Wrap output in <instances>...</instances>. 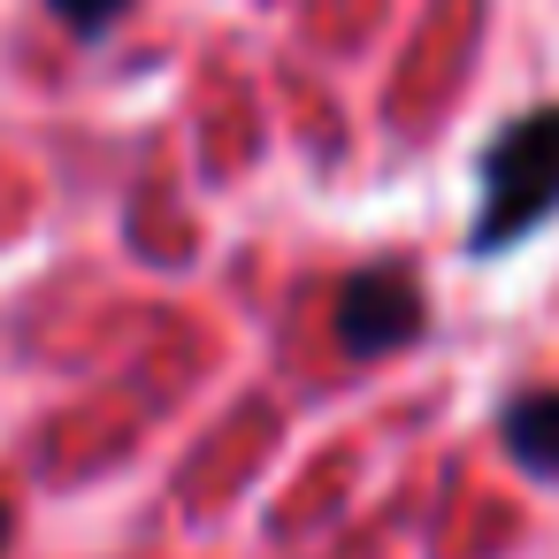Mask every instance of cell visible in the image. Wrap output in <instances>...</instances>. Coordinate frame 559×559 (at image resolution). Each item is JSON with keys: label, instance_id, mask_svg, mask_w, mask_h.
Segmentation results:
<instances>
[{"label": "cell", "instance_id": "3", "mask_svg": "<svg viewBox=\"0 0 559 559\" xmlns=\"http://www.w3.org/2000/svg\"><path fill=\"white\" fill-rule=\"evenodd\" d=\"M506 452L528 475L559 483V391H528V399L506 406Z\"/></svg>", "mask_w": 559, "mask_h": 559}, {"label": "cell", "instance_id": "4", "mask_svg": "<svg viewBox=\"0 0 559 559\" xmlns=\"http://www.w3.org/2000/svg\"><path fill=\"white\" fill-rule=\"evenodd\" d=\"M47 9H55V16H62L78 39H100V32L123 16V0H47Z\"/></svg>", "mask_w": 559, "mask_h": 559}, {"label": "cell", "instance_id": "5", "mask_svg": "<svg viewBox=\"0 0 559 559\" xmlns=\"http://www.w3.org/2000/svg\"><path fill=\"white\" fill-rule=\"evenodd\" d=\"M0 544H9V498H0Z\"/></svg>", "mask_w": 559, "mask_h": 559}, {"label": "cell", "instance_id": "1", "mask_svg": "<svg viewBox=\"0 0 559 559\" xmlns=\"http://www.w3.org/2000/svg\"><path fill=\"white\" fill-rule=\"evenodd\" d=\"M551 215H559V108H536L506 123V139L483 162V215L467 230V253L490 261L521 246L528 230H544Z\"/></svg>", "mask_w": 559, "mask_h": 559}, {"label": "cell", "instance_id": "2", "mask_svg": "<svg viewBox=\"0 0 559 559\" xmlns=\"http://www.w3.org/2000/svg\"><path fill=\"white\" fill-rule=\"evenodd\" d=\"M337 337H345V353H368V360L414 345V337H421V292H414V276H406V269H368V276H353V284L337 292Z\"/></svg>", "mask_w": 559, "mask_h": 559}]
</instances>
